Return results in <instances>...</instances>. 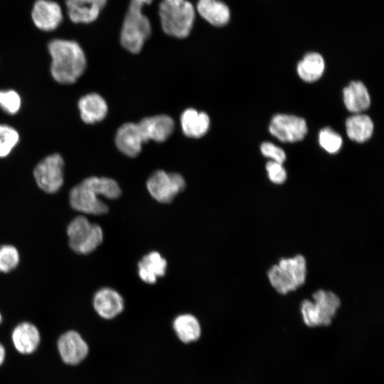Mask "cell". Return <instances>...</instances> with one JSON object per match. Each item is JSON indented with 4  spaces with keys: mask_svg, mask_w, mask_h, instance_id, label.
Instances as JSON below:
<instances>
[{
    "mask_svg": "<svg viewBox=\"0 0 384 384\" xmlns=\"http://www.w3.org/2000/svg\"><path fill=\"white\" fill-rule=\"evenodd\" d=\"M64 159L58 153L43 158L33 169L37 186L47 193L58 191L64 182Z\"/></svg>",
    "mask_w": 384,
    "mask_h": 384,
    "instance_id": "7",
    "label": "cell"
},
{
    "mask_svg": "<svg viewBox=\"0 0 384 384\" xmlns=\"http://www.w3.org/2000/svg\"><path fill=\"white\" fill-rule=\"evenodd\" d=\"M173 329L178 338L184 343L196 341L201 335V326L198 319L191 314L177 316L173 321Z\"/></svg>",
    "mask_w": 384,
    "mask_h": 384,
    "instance_id": "23",
    "label": "cell"
},
{
    "mask_svg": "<svg viewBox=\"0 0 384 384\" xmlns=\"http://www.w3.org/2000/svg\"><path fill=\"white\" fill-rule=\"evenodd\" d=\"M312 299L313 302L304 299L301 304L304 323L309 327L330 325L341 306L339 297L331 291L319 289L313 294Z\"/></svg>",
    "mask_w": 384,
    "mask_h": 384,
    "instance_id": "5",
    "label": "cell"
},
{
    "mask_svg": "<svg viewBox=\"0 0 384 384\" xmlns=\"http://www.w3.org/2000/svg\"><path fill=\"white\" fill-rule=\"evenodd\" d=\"M20 256L16 247L11 245H0V272L7 273L18 265Z\"/></svg>",
    "mask_w": 384,
    "mask_h": 384,
    "instance_id": "28",
    "label": "cell"
},
{
    "mask_svg": "<svg viewBox=\"0 0 384 384\" xmlns=\"http://www.w3.org/2000/svg\"><path fill=\"white\" fill-rule=\"evenodd\" d=\"M266 170L269 179L275 184H282L287 179V172L282 164L274 161H268Z\"/></svg>",
    "mask_w": 384,
    "mask_h": 384,
    "instance_id": "31",
    "label": "cell"
},
{
    "mask_svg": "<svg viewBox=\"0 0 384 384\" xmlns=\"http://www.w3.org/2000/svg\"><path fill=\"white\" fill-rule=\"evenodd\" d=\"M153 0H130L124 18L120 33L122 46L132 53L141 51L145 41L149 38L151 26L148 18L143 14L145 4Z\"/></svg>",
    "mask_w": 384,
    "mask_h": 384,
    "instance_id": "2",
    "label": "cell"
},
{
    "mask_svg": "<svg viewBox=\"0 0 384 384\" xmlns=\"http://www.w3.org/2000/svg\"><path fill=\"white\" fill-rule=\"evenodd\" d=\"M67 234L70 249L82 255L91 253L103 240L101 227L90 223L84 215H78L71 220L67 228Z\"/></svg>",
    "mask_w": 384,
    "mask_h": 384,
    "instance_id": "6",
    "label": "cell"
},
{
    "mask_svg": "<svg viewBox=\"0 0 384 384\" xmlns=\"http://www.w3.org/2000/svg\"><path fill=\"white\" fill-rule=\"evenodd\" d=\"M78 107L82 120L88 124L101 122L108 112L105 100L95 92L88 93L80 97Z\"/></svg>",
    "mask_w": 384,
    "mask_h": 384,
    "instance_id": "18",
    "label": "cell"
},
{
    "mask_svg": "<svg viewBox=\"0 0 384 384\" xmlns=\"http://www.w3.org/2000/svg\"><path fill=\"white\" fill-rule=\"evenodd\" d=\"M69 202L73 209L86 214L100 215L108 211V206L82 181L70 190Z\"/></svg>",
    "mask_w": 384,
    "mask_h": 384,
    "instance_id": "12",
    "label": "cell"
},
{
    "mask_svg": "<svg viewBox=\"0 0 384 384\" xmlns=\"http://www.w3.org/2000/svg\"><path fill=\"white\" fill-rule=\"evenodd\" d=\"M180 122L183 134L191 138L203 137L210 127L208 115L193 108L185 110L181 115Z\"/></svg>",
    "mask_w": 384,
    "mask_h": 384,
    "instance_id": "19",
    "label": "cell"
},
{
    "mask_svg": "<svg viewBox=\"0 0 384 384\" xmlns=\"http://www.w3.org/2000/svg\"><path fill=\"white\" fill-rule=\"evenodd\" d=\"M19 140V133L15 128L0 124V158L9 156Z\"/></svg>",
    "mask_w": 384,
    "mask_h": 384,
    "instance_id": "27",
    "label": "cell"
},
{
    "mask_svg": "<svg viewBox=\"0 0 384 384\" xmlns=\"http://www.w3.org/2000/svg\"><path fill=\"white\" fill-rule=\"evenodd\" d=\"M57 350L62 361L68 366L81 363L89 354L87 343L81 334L75 330H68L59 336Z\"/></svg>",
    "mask_w": 384,
    "mask_h": 384,
    "instance_id": "9",
    "label": "cell"
},
{
    "mask_svg": "<svg viewBox=\"0 0 384 384\" xmlns=\"http://www.w3.org/2000/svg\"><path fill=\"white\" fill-rule=\"evenodd\" d=\"M138 274L140 279L148 284H154L159 277L166 273L167 262L161 255L156 252H150L139 262Z\"/></svg>",
    "mask_w": 384,
    "mask_h": 384,
    "instance_id": "20",
    "label": "cell"
},
{
    "mask_svg": "<svg viewBox=\"0 0 384 384\" xmlns=\"http://www.w3.org/2000/svg\"><path fill=\"white\" fill-rule=\"evenodd\" d=\"M11 337L14 347L22 355L35 353L41 340L38 327L29 321H22L17 324L14 328Z\"/></svg>",
    "mask_w": 384,
    "mask_h": 384,
    "instance_id": "14",
    "label": "cell"
},
{
    "mask_svg": "<svg viewBox=\"0 0 384 384\" xmlns=\"http://www.w3.org/2000/svg\"><path fill=\"white\" fill-rule=\"evenodd\" d=\"M348 137L353 141L362 143L368 140L373 132V122L366 114L357 113L346 121Z\"/></svg>",
    "mask_w": 384,
    "mask_h": 384,
    "instance_id": "24",
    "label": "cell"
},
{
    "mask_svg": "<svg viewBox=\"0 0 384 384\" xmlns=\"http://www.w3.org/2000/svg\"><path fill=\"white\" fill-rule=\"evenodd\" d=\"M107 0H65L67 15L74 23H90L99 16Z\"/></svg>",
    "mask_w": 384,
    "mask_h": 384,
    "instance_id": "13",
    "label": "cell"
},
{
    "mask_svg": "<svg viewBox=\"0 0 384 384\" xmlns=\"http://www.w3.org/2000/svg\"><path fill=\"white\" fill-rule=\"evenodd\" d=\"M185 187L186 181L181 174L163 170L154 172L146 181V188L151 196L161 203H171Z\"/></svg>",
    "mask_w": 384,
    "mask_h": 384,
    "instance_id": "8",
    "label": "cell"
},
{
    "mask_svg": "<svg viewBox=\"0 0 384 384\" xmlns=\"http://www.w3.org/2000/svg\"><path fill=\"white\" fill-rule=\"evenodd\" d=\"M1 322H2V315L0 313V324H1Z\"/></svg>",
    "mask_w": 384,
    "mask_h": 384,
    "instance_id": "34",
    "label": "cell"
},
{
    "mask_svg": "<svg viewBox=\"0 0 384 384\" xmlns=\"http://www.w3.org/2000/svg\"><path fill=\"white\" fill-rule=\"evenodd\" d=\"M324 68L323 57L317 53H309L298 63L297 70L304 81L313 82L321 77Z\"/></svg>",
    "mask_w": 384,
    "mask_h": 384,
    "instance_id": "25",
    "label": "cell"
},
{
    "mask_svg": "<svg viewBox=\"0 0 384 384\" xmlns=\"http://www.w3.org/2000/svg\"><path fill=\"white\" fill-rule=\"evenodd\" d=\"M48 50L51 58L50 75L57 82L71 85L83 75L87 58L77 41L54 38L48 42Z\"/></svg>",
    "mask_w": 384,
    "mask_h": 384,
    "instance_id": "1",
    "label": "cell"
},
{
    "mask_svg": "<svg viewBox=\"0 0 384 384\" xmlns=\"http://www.w3.org/2000/svg\"><path fill=\"white\" fill-rule=\"evenodd\" d=\"M138 125L145 142L149 140L163 142L168 139L174 129L173 119L165 114L145 117Z\"/></svg>",
    "mask_w": 384,
    "mask_h": 384,
    "instance_id": "16",
    "label": "cell"
},
{
    "mask_svg": "<svg viewBox=\"0 0 384 384\" xmlns=\"http://www.w3.org/2000/svg\"><path fill=\"white\" fill-rule=\"evenodd\" d=\"M262 154L272 161L282 164L286 159V154L282 149L271 142H264L260 146Z\"/></svg>",
    "mask_w": 384,
    "mask_h": 384,
    "instance_id": "32",
    "label": "cell"
},
{
    "mask_svg": "<svg viewBox=\"0 0 384 384\" xmlns=\"http://www.w3.org/2000/svg\"><path fill=\"white\" fill-rule=\"evenodd\" d=\"M197 11L202 18L215 26H223L230 21L228 6L219 0H198Z\"/></svg>",
    "mask_w": 384,
    "mask_h": 384,
    "instance_id": "21",
    "label": "cell"
},
{
    "mask_svg": "<svg viewBox=\"0 0 384 384\" xmlns=\"http://www.w3.org/2000/svg\"><path fill=\"white\" fill-rule=\"evenodd\" d=\"M6 356V348L0 342V367L4 364Z\"/></svg>",
    "mask_w": 384,
    "mask_h": 384,
    "instance_id": "33",
    "label": "cell"
},
{
    "mask_svg": "<svg viewBox=\"0 0 384 384\" xmlns=\"http://www.w3.org/2000/svg\"><path fill=\"white\" fill-rule=\"evenodd\" d=\"M31 16L34 26L39 30L50 32L57 29L63 21L61 6L53 0H36Z\"/></svg>",
    "mask_w": 384,
    "mask_h": 384,
    "instance_id": "11",
    "label": "cell"
},
{
    "mask_svg": "<svg viewBox=\"0 0 384 384\" xmlns=\"http://www.w3.org/2000/svg\"><path fill=\"white\" fill-rule=\"evenodd\" d=\"M343 102L346 109L353 113H361L370 104L368 91L360 81H353L343 89Z\"/></svg>",
    "mask_w": 384,
    "mask_h": 384,
    "instance_id": "22",
    "label": "cell"
},
{
    "mask_svg": "<svg viewBox=\"0 0 384 384\" xmlns=\"http://www.w3.org/2000/svg\"><path fill=\"white\" fill-rule=\"evenodd\" d=\"M93 307L96 313L104 319H112L124 310V302L116 290L104 287L99 289L93 297Z\"/></svg>",
    "mask_w": 384,
    "mask_h": 384,
    "instance_id": "15",
    "label": "cell"
},
{
    "mask_svg": "<svg viewBox=\"0 0 384 384\" xmlns=\"http://www.w3.org/2000/svg\"><path fill=\"white\" fill-rule=\"evenodd\" d=\"M269 129L281 142H296L304 139L307 132V126L302 117L278 114L271 119Z\"/></svg>",
    "mask_w": 384,
    "mask_h": 384,
    "instance_id": "10",
    "label": "cell"
},
{
    "mask_svg": "<svg viewBox=\"0 0 384 384\" xmlns=\"http://www.w3.org/2000/svg\"><path fill=\"white\" fill-rule=\"evenodd\" d=\"M21 98L14 90H0V108L9 114H16L21 109Z\"/></svg>",
    "mask_w": 384,
    "mask_h": 384,
    "instance_id": "30",
    "label": "cell"
},
{
    "mask_svg": "<svg viewBox=\"0 0 384 384\" xmlns=\"http://www.w3.org/2000/svg\"><path fill=\"white\" fill-rule=\"evenodd\" d=\"M82 181L97 196L107 199H117L122 193L119 184L110 178L90 176Z\"/></svg>",
    "mask_w": 384,
    "mask_h": 384,
    "instance_id": "26",
    "label": "cell"
},
{
    "mask_svg": "<svg viewBox=\"0 0 384 384\" xmlns=\"http://www.w3.org/2000/svg\"><path fill=\"white\" fill-rule=\"evenodd\" d=\"M145 141L138 124L127 122L117 131L115 144L118 149L129 157L137 156Z\"/></svg>",
    "mask_w": 384,
    "mask_h": 384,
    "instance_id": "17",
    "label": "cell"
},
{
    "mask_svg": "<svg viewBox=\"0 0 384 384\" xmlns=\"http://www.w3.org/2000/svg\"><path fill=\"white\" fill-rule=\"evenodd\" d=\"M161 27L169 36L186 38L195 21V9L187 0H162L159 6Z\"/></svg>",
    "mask_w": 384,
    "mask_h": 384,
    "instance_id": "3",
    "label": "cell"
},
{
    "mask_svg": "<svg viewBox=\"0 0 384 384\" xmlns=\"http://www.w3.org/2000/svg\"><path fill=\"white\" fill-rule=\"evenodd\" d=\"M320 146L328 153L338 152L343 144L341 137L329 127L322 129L319 134Z\"/></svg>",
    "mask_w": 384,
    "mask_h": 384,
    "instance_id": "29",
    "label": "cell"
},
{
    "mask_svg": "<svg viewBox=\"0 0 384 384\" xmlns=\"http://www.w3.org/2000/svg\"><path fill=\"white\" fill-rule=\"evenodd\" d=\"M306 274V260L302 255L290 258H282L268 271L267 277L274 289L286 294L296 290L305 282Z\"/></svg>",
    "mask_w": 384,
    "mask_h": 384,
    "instance_id": "4",
    "label": "cell"
}]
</instances>
